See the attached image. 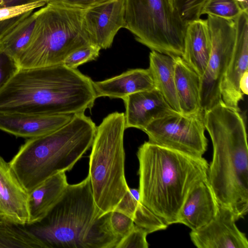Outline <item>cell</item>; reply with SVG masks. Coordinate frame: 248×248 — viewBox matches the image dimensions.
<instances>
[{
    "instance_id": "4fadbf2b",
    "label": "cell",
    "mask_w": 248,
    "mask_h": 248,
    "mask_svg": "<svg viewBox=\"0 0 248 248\" xmlns=\"http://www.w3.org/2000/svg\"><path fill=\"white\" fill-rule=\"evenodd\" d=\"M236 221L230 210L219 205L216 215L209 223L191 230V240L198 248H248V239L237 227Z\"/></svg>"
},
{
    "instance_id": "603a6c76",
    "label": "cell",
    "mask_w": 248,
    "mask_h": 248,
    "mask_svg": "<svg viewBox=\"0 0 248 248\" xmlns=\"http://www.w3.org/2000/svg\"><path fill=\"white\" fill-rule=\"evenodd\" d=\"M35 22V15L31 13L0 39V51L18 63L30 43Z\"/></svg>"
},
{
    "instance_id": "7a4b0ae2",
    "label": "cell",
    "mask_w": 248,
    "mask_h": 248,
    "mask_svg": "<svg viewBox=\"0 0 248 248\" xmlns=\"http://www.w3.org/2000/svg\"><path fill=\"white\" fill-rule=\"evenodd\" d=\"M205 129L212 143L207 180L218 204L236 220L248 211V146L245 121L222 102L204 112Z\"/></svg>"
},
{
    "instance_id": "2e32d148",
    "label": "cell",
    "mask_w": 248,
    "mask_h": 248,
    "mask_svg": "<svg viewBox=\"0 0 248 248\" xmlns=\"http://www.w3.org/2000/svg\"><path fill=\"white\" fill-rule=\"evenodd\" d=\"M74 115L0 113V130L16 137L32 138L51 132Z\"/></svg>"
},
{
    "instance_id": "44dd1931",
    "label": "cell",
    "mask_w": 248,
    "mask_h": 248,
    "mask_svg": "<svg viewBox=\"0 0 248 248\" xmlns=\"http://www.w3.org/2000/svg\"><path fill=\"white\" fill-rule=\"evenodd\" d=\"M173 57L175 87L181 113L190 114L202 111L200 103V76L181 57Z\"/></svg>"
},
{
    "instance_id": "8992f818",
    "label": "cell",
    "mask_w": 248,
    "mask_h": 248,
    "mask_svg": "<svg viewBox=\"0 0 248 248\" xmlns=\"http://www.w3.org/2000/svg\"><path fill=\"white\" fill-rule=\"evenodd\" d=\"M124 114L114 112L97 126L89 175L95 203L102 214L114 210L129 187L124 173Z\"/></svg>"
},
{
    "instance_id": "8d00e7d4",
    "label": "cell",
    "mask_w": 248,
    "mask_h": 248,
    "mask_svg": "<svg viewBox=\"0 0 248 248\" xmlns=\"http://www.w3.org/2000/svg\"><path fill=\"white\" fill-rule=\"evenodd\" d=\"M248 71H247L242 76L240 82V89L243 95L248 94Z\"/></svg>"
},
{
    "instance_id": "74e56055",
    "label": "cell",
    "mask_w": 248,
    "mask_h": 248,
    "mask_svg": "<svg viewBox=\"0 0 248 248\" xmlns=\"http://www.w3.org/2000/svg\"><path fill=\"white\" fill-rule=\"evenodd\" d=\"M242 10L244 12H248V0H236Z\"/></svg>"
},
{
    "instance_id": "5b68a950",
    "label": "cell",
    "mask_w": 248,
    "mask_h": 248,
    "mask_svg": "<svg viewBox=\"0 0 248 248\" xmlns=\"http://www.w3.org/2000/svg\"><path fill=\"white\" fill-rule=\"evenodd\" d=\"M96 127L84 113L46 135L30 138L9 164L29 192L51 176L69 171L92 146Z\"/></svg>"
},
{
    "instance_id": "7402d4cb",
    "label": "cell",
    "mask_w": 248,
    "mask_h": 248,
    "mask_svg": "<svg viewBox=\"0 0 248 248\" xmlns=\"http://www.w3.org/2000/svg\"><path fill=\"white\" fill-rule=\"evenodd\" d=\"M174 65L173 57L154 50H151L149 54L148 69L155 88L174 110L182 113L175 87Z\"/></svg>"
},
{
    "instance_id": "d4e9b609",
    "label": "cell",
    "mask_w": 248,
    "mask_h": 248,
    "mask_svg": "<svg viewBox=\"0 0 248 248\" xmlns=\"http://www.w3.org/2000/svg\"><path fill=\"white\" fill-rule=\"evenodd\" d=\"M242 12L236 0H207L201 14L234 20Z\"/></svg>"
},
{
    "instance_id": "4dcf8cb0",
    "label": "cell",
    "mask_w": 248,
    "mask_h": 248,
    "mask_svg": "<svg viewBox=\"0 0 248 248\" xmlns=\"http://www.w3.org/2000/svg\"><path fill=\"white\" fill-rule=\"evenodd\" d=\"M140 202L139 189L129 187L114 211L124 214L133 219L138 205Z\"/></svg>"
},
{
    "instance_id": "7c38bea8",
    "label": "cell",
    "mask_w": 248,
    "mask_h": 248,
    "mask_svg": "<svg viewBox=\"0 0 248 248\" xmlns=\"http://www.w3.org/2000/svg\"><path fill=\"white\" fill-rule=\"evenodd\" d=\"M236 39L233 53L223 76L220 92L223 103L237 110L243 94L240 82L244 73L248 71V12L243 11L234 20Z\"/></svg>"
},
{
    "instance_id": "8fae6325",
    "label": "cell",
    "mask_w": 248,
    "mask_h": 248,
    "mask_svg": "<svg viewBox=\"0 0 248 248\" xmlns=\"http://www.w3.org/2000/svg\"><path fill=\"white\" fill-rule=\"evenodd\" d=\"M125 0H107L84 11L83 23L91 44L101 49L110 47L124 27Z\"/></svg>"
},
{
    "instance_id": "9a60e30c",
    "label": "cell",
    "mask_w": 248,
    "mask_h": 248,
    "mask_svg": "<svg viewBox=\"0 0 248 248\" xmlns=\"http://www.w3.org/2000/svg\"><path fill=\"white\" fill-rule=\"evenodd\" d=\"M123 100L126 129L133 127L143 131L154 121L177 112L155 88L131 94Z\"/></svg>"
},
{
    "instance_id": "ac0fdd59",
    "label": "cell",
    "mask_w": 248,
    "mask_h": 248,
    "mask_svg": "<svg viewBox=\"0 0 248 248\" xmlns=\"http://www.w3.org/2000/svg\"><path fill=\"white\" fill-rule=\"evenodd\" d=\"M211 50L212 39L207 19L188 22L181 57L200 77L206 69Z\"/></svg>"
},
{
    "instance_id": "30bf717a",
    "label": "cell",
    "mask_w": 248,
    "mask_h": 248,
    "mask_svg": "<svg viewBox=\"0 0 248 248\" xmlns=\"http://www.w3.org/2000/svg\"><path fill=\"white\" fill-rule=\"evenodd\" d=\"M204 112L185 114L176 112L151 123L143 131L148 141L197 157L207 148Z\"/></svg>"
},
{
    "instance_id": "5bb4252c",
    "label": "cell",
    "mask_w": 248,
    "mask_h": 248,
    "mask_svg": "<svg viewBox=\"0 0 248 248\" xmlns=\"http://www.w3.org/2000/svg\"><path fill=\"white\" fill-rule=\"evenodd\" d=\"M28 196L9 163L0 156V219L28 224Z\"/></svg>"
},
{
    "instance_id": "ffe728a7",
    "label": "cell",
    "mask_w": 248,
    "mask_h": 248,
    "mask_svg": "<svg viewBox=\"0 0 248 248\" xmlns=\"http://www.w3.org/2000/svg\"><path fill=\"white\" fill-rule=\"evenodd\" d=\"M65 172L49 177L29 192V223L42 219L57 202L68 186Z\"/></svg>"
},
{
    "instance_id": "9c48e42d",
    "label": "cell",
    "mask_w": 248,
    "mask_h": 248,
    "mask_svg": "<svg viewBox=\"0 0 248 248\" xmlns=\"http://www.w3.org/2000/svg\"><path fill=\"white\" fill-rule=\"evenodd\" d=\"M212 50L204 74L200 77V103L205 112L223 102L220 86L231 60L236 39L234 21L207 15Z\"/></svg>"
},
{
    "instance_id": "4316f807",
    "label": "cell",
    "mask_w": 248,
    "mask_h": 248,
    "mask_svg": "<svg viewBox=\"0 0 248 248\" xmlns=\"http://www.w3.org/2000/svg\"><path fill=\"white\" fill-rule=\"evenodd\" d=\"M101 48L93 44L83 46L71 53L64 61L63 64L77 69L84 63L95 60L99 56Z\"/></svg>"
},
{
    "instance_id": "f546056e",
    "label": "cell",
    "mask_w": 248,
    "mask_h": 248,
    "mask_svg": "<svg viewBox=\"0 0 248 248\" xmlns=\"http://www.w3.org/2000/svg\"><path fill=\"white\" fill-rule=\"evenodd\" d=\"M110 224L113 232L120 240L126 236L135 226L132 218L115 211L111 212Z\"/></svg>"
},
{
    "instance_id": "836d02e7",
    "label": "cell",
    "mask_w": 248,
    "mask_h": 248,
    "mask_svg": "<svg viewBox=\"0 0 248 248\" xmlns=\"http://www.w3.org/2000/svg\"><path fill=\"white\" fill-rule=\"evenodd\" d=\"M107 0H46L51 4L68 8L85 10Z\"/></svg>"
},
{
    "instance_id": "d6986e66",
    "label": "cell",
    "mask_w": 248,
    "mask_h": 248,
    "mask_svg": "<svg viewBox=\"0 0 248 248\" xmlns=\"http://www.w3.org/2000/svg\"><path fill=\"white\" fill-rule=\"evenodd\" d=\"M93 85L96 98L108 97L122 99L131 94L155 88L148 68L129 69L105 80L93 81Z\"/></svg>"
},
{
    "instance_id": "f1b7e54d",
    "label": "cell",
    "mask_w": 248,
    "mask_h": 248,
    "mask_svg": "<svg viewBox=\"0 0 248 248\" xmlns=\"http://www.w3.org/2000/svg\"><path fill=\"white\" fill-rule=\"evenodd\" d=\"M148 234L144 229L135 224L132 230L119 241L115 248H147Z\"/></svg>"
},
{
    "instance_id": "52a82bcc",
    "label": "cell",
    "mask_w": 248,
    "mask_h": 248,
    "mask_svg": "<svg viewBox=\"0 0 248 248\" xmlns=\"http://www.w3.org/2000/svg\"><path fill=\"white\" fill-rule=\"evenodd\" d=\"M34 14L30 43L18 61L19 68L62 64L78 48L91 44L83 23L84 10L46 4Z\"/></svg>"
},
{
    "instance_id": "1f68e13d",
    "label": "cell",
    "mask_w": 248,
    "mask_h": 248,
    "mask_svg": "<svg viewBox=\"0 0 248 248\" xmlns=\"http://www.w3.org/2000/svg\"><path fill=\"white\" fill-rule=\"evenodd\" d=\"M19 69L18 63L7 54L0 51V90Z\"/></svg>"
},
{
    "instance_id": "f35d334b",
    "label": "cell",
    "mask_w": 248,
    "mask_h": 248,
    "mask_svg": "<svg viewBox=\"0 0 248 248\" xmlns=\"http://www.w3.org/2000/svg\"><path fill=\"white\" fill-rule=\"evenodd\" d=\"M169 2H170V4L172 6V7L174 9V0H168Z\"/></svg>"
},
{
    "instance_id": "484cf974",
    "label": "cell",
    "mask_w": 248,
    "mask_h": 248,
    "mask_svg": "<svg viewBox=\"0 0 248 248\" xmlns=\"http://www.w3.org/2000/svg\"><path fill=\"white\" fill-rule=\"evenodd\" d=\"M134 224L144 229L148 233L165 230L168 225L144 205L139 203L133 218Z\"/></svg>"
},
{
    "instance_id": "d590c367",
    "label": "cell",
    "mask_w": 248,
    "mask_h": 248,
    "mask_svg": "<svg viewBox=\"0 0 248 248\" xmlns=\"http://www.w3.org/2000/svg\"><path fill=\"white\" fill-rule=\"evenodd\" d=\"M43 1L46 2V0H3L4 7L17 6Z\"/></svg>"
},
{
    "instance_id": "277c9868",
    "label": "cell",
    "mask_w": 248,
    "mask_h": 248,
    "mask_svg": "<svg viewBox=\"0 0 248 248\" xmlns=\"http://www.w3.org/2000/svg\"><path fill=\"white\" fill-rule=\"evenodd\" d=\"M110 214L97 207L88 175L68 184L40 221L25 225L45 248H115L120 240L111 230Z\"/></svg>"
},
{
    "instance_id": "e0dca14e",
    "label": "cell",
    "mask_w": 248,
    "mask_h": 248,
    "mask_svg": "<svg viewBox=\"0 0 248 248\" xmlns=\"http://www.w3.org/2000/svg\"><path fill=\"white\" fill-rule=\"evenodd\" d=\"M219 205L207 179L202 181L187 195L179 211L178 223L191 230H197L214 218Z\"/></svg>"
},
{
    "instance_id": "d6a6232c",
    "label": "cell",
    "mask_w": 248,
    "mask_h": 248,
    "mask_svg": "<svg viewBox=\"0 0 248 248\" xmlns=\"http://www.w3.org/2000/svg\"><path fill=\"white\" fill-rule=\"evenodd\" d=\"M46 4L45 1L36 2L26 5L5 7L0 8V21L26 12L32 11L34 9L41 7Z\"/></svg>"
},
{
    "instance_id": "cb8c5ba5",
    "label": "cell",
    "mask_w": 248,
    "mask_h": 248,
    "mask_svg": "<svg viewBox=\"0 0 248 248\" xmlns=\"http://www.w3.org/2000/svg\"><path fill=\"white\" fill-rule=\"evenodd\" d=\"M45 248L26 226L0 219V248Z\"/></svg>"
},
{
    "instance_id": "e575fe53",
    "label": "cell",
    "mask_w": 248,
    "mask_h": 248,
    "mask_svg": "<svg viewBox=\"0 0 248 248\" xmlns=\"http://www.w3.org/2000/svg\"><path fill=\"white\" fill-rule=\"evenodd\" d=\"M32 11L26 12L0 21V39L29 16Z\"/></svg>"
},
{
    "instance_id": "ba28073f",
    "label": "cell",
    "mask_w": 248,
    "mask_h": 248,
    "mask_svg": "<svg viewBox=\"0 0 248 248\" xmlns=\"http://www.w3.org/2000/svg\"><path fill=\"white\" fill-rule=\"evenodd\" d=\"M124 22V28L151 50L182 56L187 23L168 0H125Z\"/></svg>"
},
{
    "instance_id": "83f0119b",
    "label": "cell",
    "mask_w": 248,
    "mask_h": 248,
    "mask_svg": "<svg viewBox=\"0 0 248 248\" xmlns=\"http://www.w3.org/2000/svg\"><path fill=\"white\" fill-rule=\"evenodd\" d=\"M207 0H174V8L186 23L200 18Z\"/></svg>"
},
{
    "instance_id": "ab89813d",
    "label": "cell",
    "mask_w": 248,
    "mask_h": 248,
    "mask_svg": "<svg viewBox=\"0 0 248 248\" xmlns=\"http://www.w3.org/2000/svg\"><path fill=\"white\" fill-rule=\"evenodd\" d=\"M5 7L3 0H0V8Z\"/></svg>"
},
{
    "instance_id": "6da1fadb",
    "label": "cell",
    "mask_w": 248,
    "mask_h": 248,
    "mask_svg": "<svg viewBox=\"0 0 248 248\" xmlns=\"http://www.w3.org/2000/svg\"><path fill=\"white\" fill-rule=\"evenodd\" d=\"M93 81L64 64L21 68L0 90V113L72 114L91 109Z\"/></svg>"
},
{
    "instance_id": "3957f363",
    "label": "cell",
    "mask_w": 248,
    "mask_h": 248,
    "mask_svg": "<svg viewBox=\"0 0 248 248\" xmlns=\"http://www.w3.org/2000/svg\"><path fill=\"white\" fill-rule=\"evenodd\" d=\"M137 157L141 202L168 226L178 223L188 193L207 179V161L148 141L139 147Z\"/></svg>"
}]
</instances>
